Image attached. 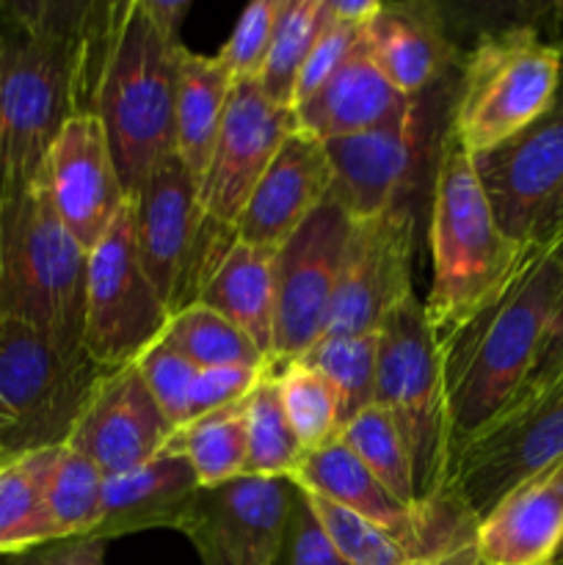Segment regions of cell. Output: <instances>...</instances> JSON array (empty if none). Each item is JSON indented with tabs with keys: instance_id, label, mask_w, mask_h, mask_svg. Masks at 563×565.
<instances>
[{
	"instance_id": "1",
	"label": "cell",
	"mask_w": 563,
	"mask_h": 565,
	"mask_svg": "<svg viewBox=\"0 0 563 565\" xmlns=\"http://www.w3.org/2000/svg\"><path fill=\"white\" fill-rule=\"evenodd\" d=\"M92 6H6L0 25V213L44 180L61 127L83 110Z\"/></svg>"
},
{
	"instance_id": "19",
	"label": "cell",
	"mask_w": 563,
	"mask_h": 565,
	"mask_svg": "<svg viewBox=\"0 0 563 565\" xmlns=\"http://www.w3.org/2000/svg\"><path fill=\"white\" fill-rule=\"evenodd\" d=\"M171 434L136 364H125L99 375L64 445L92 458L105 478H116L160 456Z\"/></svg>"
},
{
	"instance_id": "7",
	"label": "cell",
	"mask_w": 563,
	"mask_h": 565,
	"mask_svg": "<svg viewBox=\"0 0 563 565\" xmlns=\"http://www.w3.org/2000/svg\"><path fill=\"white\" fill-rule=\"evenodd\" d=\"M563 77V50L530 22L478 39L464 61L450 130L472 158L500 147L539 119Z\"/></svg>"
},
{
	"instance_id": "51",
	"label": "cell",
	"mask_w": 563,
	"mask_h": 565,
	"mask_svg": "<svg viewBox=\"0 0 563 565\" xmlns=\"http://www.w3.org/2000/svg\"><path fill=\"white\" fill-rule=\"evenodd\" d=\"M0 463H3V461H0Z\"/></svg>"
},
{
	"instance_id": "12",
	"label": "cell",
	"mask_w": 563,
	"mask_h": 565,
	"mask_svg": "<svg viewBox=\"0 0 563 565\" xmlns=\"http://www.w3.org/2000/svg\"><path fill=\"white\" fill-rule=\"evenodd\" d=\"M351 215L329 193L274 254V362L301 359L329 326Z\"/></svg>"
},
{
	"instance_id": "42",
	"label": "cell",
	"mask_w": 563,
	"mask_h": 565,
	"mask_svg": "<svg viewBox=\"0 0 563 565\" xmlns=\"http://www.w3.org/2000/svg\"><path fill=\"white\" fill-rule=\"evenodd\" d=\"M265 370L252 367H204L196 373L191 390V406H188V423L208 414L219 412V408L235 406V403L246 401L248 392L259 381ZM185 423V425H188Z\"/></svg>"
},
{
	"instance_id": "10",
	"label": "cell",
	"mask_w": 563,
	"mask_h": 565,
	"mask_svg": "<svg viewBox=\"0 0 563 565\" xmlns=\"http://www.w3.org/2000/svg\"><path fill=\"white\" fill-rule=\"evenodd\" d=\"M563 458V379L508 403L456 452L450 500L469 524Z\"/></svg>"
},
{
	"instance_id": "35",
	"label": "cell",
	"mask_w": 563,
	"mask_h": 565,
	"mask_svg": "<svg viewBox=\"0 0 563 565\" xmlns=\"http://www.w3.org/2000/svg\"><path fill=\"white\" fill-rule=\"evenodd\" d=\"M340 441L379 478V483L390 494H395L406 505L425 508L419 502L417 489H414V469L408 461L406 445H403L392 419L379 406L364 408L359 417H353L340 430Z\"/></svg>"
},
{
	"instance_id": "4",
	"label": "cell",
	"mask_w": 563,
	"mask_h": 565,
	"mask_svg": "<svg viewBox=\"0 0 563 565\" xmlns=\"http://www.w3.org/2000/svg\"><path fill=\"white\" fill-rule=\"evenodd\" d=\"M522 243L497 224L472 154L447 127L439 141V163L431 207V279L425 315L436 337L467 320L489 301L524 257Z\"/></svg>"
},
{
	"instance_id": "46",
	"label": "cell",
	"mask_w": 563,
	"mask_h": 565,
	"mask_svg": "<svg viewBox=\"0 0 563 565\" xmlns=\"http://www.w3.org/2000/svg\"><path fill=\"white\" fill-rule=\"evenodd\" d=\"M326 6H329L331 20L346 22V25L362 31L364 25L373 22V17L379 14L384 3H379V0H326Z\"/></svg>"
},
{
	"instance_id": "36",
	"label": "cell",
	"mask_w": 563,
	"mask_h": 565,
	"mask_svg": "<svg viewBox=\"0 0 563 565\" xmlns=\"http://www.w3.org/2000/svg\"><path fill=\"white\" fill-rule=\"evenodd\" d=\"M282 406L304 452L340 439V406L329 381L301 359L274 367Z\"/></svg>"
},
{
	"instance_id": "27",
	"label": "cell",
	"mask_w": 563,
	"mask_h": 565,
	"mask_svg": "<svg viewBox=\"0 0 563 565\" xmlns=\"http://www.w3.org/2000/svg\"><path fill=\"white\" fill-rule=\"evenodd\" d=\"M232 77L219 55H199L188 47L177 61V103H174V152L193 177L202 182L224 121Z\"/></svg>"
},
{
	"instance_id": "32",
	"label": "cell",
	"mask_w": 563,
	"mask_h": 565,
	"mask_svg": "<svg viewBox=\"0 0 563 565\" xmlns=\"http://www.w3.org/2000/svg\"><path fill=\"white\" fill-rule=\"evenodd\" d=\"M246 472L257 478H290L301 463L304 450L282 406L279 381L265 370L246 397Z\"/></svg>"
},
{
	"instance_id": "50",
	"label": "cell",
	"mask_w": 563,
	"mask_h": 565,
	"mask_svg": "<svg viewBox=\"0 0 563 565\" xmlns=\"http://www.w3.org/2000/svg\"><path fill=\"white\" fill-rule=\"evenodd\" d=\"M555 565H563V546H561V552H557V557H555Z\"/></svg>"
},
{
	"instance_id": "47",
	"label": "cell",
	"mask_w": 563,
	"mask_h": 565,
	"mask_svg": "<svg viewBox=\"0 0 563 565\" xmlns=\"http://www.w3.org/2000/svg\"><path fill=\"white\" fill-rule=\"evenodd\" d=\"M557 232H563V185L557 188L555 196L546 202V207L541 210V215L535 218L533 232L528 237V246H541L550 237H555Z\"/></svg>"
},
{
	"instance_id": "31",
	"label": "cell",
	"mask_w": 563,
	"mask_h": 565,
	"mask_svg": "<svg viewBox=\"0 0 563 565\" xmlns=\"http://www.w3.org/2000/svg\"><path fill=\"white\" fill-rule=\"evenodd\" d=\"M160 340L169 342L177 353H182V356L191 364H196L199 370H268V362H265L263 353L257 351V345H254L237 326H232L230 320L221 318L215 309L204 307V303H193V307L171 315L169 326H166Z\"/></svg>"
},
{
	"instance_id": "24",
	"label": "cell",
	"mask_w": 563,
	"mask_h": 565,
	"mask_svg": "<svg viewBox=\"0 0 563 565\" xmlns=\"http://www.w3.org/2000/svg\"><path fill=\"white\" fill-rule=\"evenodd\" d=\"M199 489L191 463L163 450L132 472L105 478L103 516L92 535L108 544L144 530H180Z\"/></svg>"
},
{
	"instance_id": "29",
	"label": "cell",
	"mask_w": 563,
	"mask_h": 565,
	"mask_svg": "<svg viewBox=\"0 0 563 565\" xmlns=\"http://www.w3.org/2000/svg\"><path fill=\"white\" fill-rule=\"evenodd\" d=\"M166 450L191 463L202 489L226 483L246 472V401L199 417L171 434Z\"/></svg>"
},
{
	"instance_id": "44",
	"label": "cell",
	"mask_w": 563,
	"mask_h": 565,
	"mask_svg": "<svg viewBox=\"0 0 563 565\" xmlns=\"http://www.w3.org/2000/svg\"><path fill=\"white\" fill-rule=\"evenodd\" d=\"M557 379H563V290H561V298H557L555 315H552V323L550 329H546L544 342H541L539 356H535L533 370H530V375L524 379V384L519 386V392L511 397V401H517V397H524V395H533V392L555 384Z\"/></svg>"
},
{
	"instance_id": "17",
	"label": "cell",
	"mask_w": 563,
	"mask_h": 565,
	"mask_svg": "<svg viewBox=\"0 0 563 565\" xmlns=\"http://www.w3.org/2000/svg\"><path fill=\"white\" fill-rule=\"evenodd\" d=\"M472 163L500 230L528 246L535 218L563 185V77L539 119Z\"/></svg>"
},
{
	"instance_id": "8",
	"label": "cell",
	"mask_w": 563,
	"mask_h": 565,
	"mask_svg": "<svg viewBox=\"0 0 563 565\" xmlns=\"http://www.w3.org/2000/svg\"><path fill=\"white\" fill-rule=\"evenodd\" d=\"M103 373L86 353L64 351L0 312V461L64 445Z\"/></svg>"
},
{
	"instance_id": "43",
	"label": "cell",
	"mask_w": 563,
	"mask_h": 565,
	"mask_svg": "<svg viewBox=\"0 0 563 565\" xmlns=\"http://www.w3.org/2000/svg\"><path fill=\"white\" fill-rule=\"evenodd\" d=\"M14 565H105V541L94 535L59 539L17 555Z\"/></svg>"
},
{
	"instance_id": "34",
	"label": "cell",
	"mask_w": 563,
	"mask_h": 565,
	"mask_svg": "<svg viewBox=\"0 0 563 565\" xmlns=\"http://www.w3.org/2000/svg\"><path fill=\"white\" fill-rule=\"evenodd\" d=\"M329 22L326 0H285L279 22H276L274 42L257 83L270 103L293 110V92H296L298 72L307 61L309 50L318 42L320 31Z\"/></svg>"
},
{
	"instance_id": "14",
	"label": "cell",
	"mask_w": 563,
	"mask_h": 565,
	"mask_svg": "<svg viewBox=\"0 0 563 565\" xmlns=\"http://www.w3.org/2000/svg\"><path fill=\"white\" fill-rule=\"evenodd\" d=\"M296 494L290 478L241 475L199 489L180 533L202 565H274Z\"/></svg>"
},
{
	"instance_id": "26",
	"label": "cell",
	"mask_w": 563,
	"mask_h": 565,
	"mask_svg": "<svg viewBox=\"0 0 563 565\" xmlns=\"http://www.w3.org/2000/svg\"><path fill=\"white\" fill-rule=\"evenodd\" d=\"M274 254L237 241L199 298L257 345L268 370L274 362Z\"/></svg>"
},
{
	"instance_id": "11",
	"label": "cell",
	"mask_w": 563,
	"mask_h": 565,
	"mask_svg": "<svg viewBox=\"0 0 563 565\" xmlns=\"http://www.w3.org/2000/svg\"><path fill=\"white\" fill-rule=\"evenodd\" d=\"M171 312L144 274L136 246V218L127 196L103 241L86 254L83 353L103 370L132 364L163 337Z\"/></svg>"
},
{
	"instance_id": "5",
	"label": "cell",
	"mask_w": 563,
	"mask_h": 565,
	"mask_svg": "<svg viewBox=\"0 0 563 565\" xmlns=\"http://www.w3.org/2000/svg\"><path fill=\"white\" fill-rule=\"evenodd\" d=\"M373 406L392 419L406 445L419 502L456 508L450 500L453 441L439 337L417 296L403 298L381 323Z\"/></svg>"
},
{
	"instance_id": "3",
	"label": "cell",
	"mask_w": 563,
	"mask_h": 565,
	"mask_svg": "<svg viewBox=\"0 0 563 565\" xmlns=\"http://www.w3.org/2000/svg\"><path fill=\"white\" fill-rule=\"evenodd\" d=\"M144 0L94 3L83 58V110L99 116L127 196L174 152L177 61Z\"/></svg>"
},
{
	"instance_id": "38",
	"label": "cell",
	"mask_w": 563,
	"mask_h": 565,
	"mask_svg": "<svg viewBox=\"0 0 563 565\" xmlns=\"http://www.w3.org/2000/svg\"><path fill=\"white\" fill-rule=\"evenodd\" d=\"M285 0H254L237 17L230 39L221 47L219 61L226 66L232 81H257L274 42Z\"/></svg>"
},
{
	"instance_id": "41",
	"label": "cell",
	"mask_w": 563,
	"mask_h": 565,
	"mask_svg": "<svg viewBox=\"0 0 563 565\" xmlns=\"http://www.w3.org/2000/svg\"><path fill=\"white\" fill-rule=\"evenodd\" d=\"M274 565H348L346 557L334 550L329 535L323 533L301 489L293 502L285 539H282V550Z\"/></svg>"
},
{
	"instance_id": "39",
	"label": "cell",
	"mask_w": 563,
	"mask_h": 565,
	"mask_svg": "<svg viewBox=\"0 0 563 565\" xmlns=\"http://www.w3.org/2000/svg\"><path fill=\"white\" fill-rule=\"evenodd\" d=\"M141 373L144 384L149 386L158 401L160 412L171 423V428H182L188 423V406H191V390L196 381L199 367L177 353L169 342L158 340L132 362Z\"/></svg>"
},
{
	"instance_id": "37",
	"label": "cell",
	"mask_w": 563,
	"mask_h": 565,
	"mask_svg": "<svg viewBox=\"0 0 563 565\" xmlns=\"http://www.w3.org/2000/svg\"><path fill=\"white\" fill-rule=\"evenodd\" d=\"M304 494H307L309 508L318 516L323 533L329 535L334 550L346 557L348 565H417V561L390 533L375 527L364 516L334 505V502L323 500L312 491H304Z\"/></svg>"
},
{
	"instance_id": "21",
	"label": "cell",
	"mask_w": 563,
	"mask_h": 565,
	"mask_svg": "<svg viewBox=\"0 0 563 565\" xmlns=\"http://www.w3.org/2000/svg\"><path fill=\"white\" fill-rule=\"evenodd\" d=\"M329 193L331 166L323 141L296 127L248 196L237 218V241L279 252Z\"/></svg>"
},
{
	"instance_id": "20",
	"label": "cell",
	"mask_w": 563,
	"mask_h": 565,
	"mask_svg": "<svg viewBox=\"0 0 563 565\" xmlns=\"http://www.w3.org/2000/svg\"><path fill=\"white\" fill-rule=\"evenodd\" d=\"M423 105L397 125L359 136L326 141V158L331 166V196L351 215V221L370 218L401 202L412 185L425 149Z\"/></svg>"
},
{
	"instance_id": "28",
	"label": "cell",
	"mask_w": 563,
	"mask_h": 565,
	"mask_svg": "<svg viewBox=\"0 0 563 565\" xmlns=\"http://www.w3.org/2000/svg\"><path fill=\"white\" fill-rule=\"evenodd\" d=\"M55 447L0 463V555L17 557L59 541L47 511V478Z\"/></svg>"
},
{
	"instance_id": "9",
	"label": "cell",
	"mask_w": 563,
	"mask_h": 565,
	"mask_svg": "<svg viewBox=\"0 0 563 565\" xmlns=\"http://www.w3.org/2000/svg\"><path fill=\"white\" fill-rule=\"evenodd\" d=\"M136 246L144 274L171 315L193 307L237 243L232 230L213 224L199 204V185L177 152L166 154L130 193Z\"/></svg>"
},
{
	"instance_id": "16",
	"label": "cell",
	"mask_w": 563,
	"mask_h": 565,
	"mask_svg": "<svg viewBox=\"0 0 563 565\" xmlns=\"http://www.w3.org/2000/svg\"><path fill=\"white\" fill-rule=\"evenodd\" d=\"M293 130V110L270 103L257 81L232 83L224 121L199 182V204L213 224L237 230L248 196Z\"/></svg>"
},
{
	"instance_id": "2",
	"label": "cell",
	"mask_w": 563,
	"mask_h": 565,
	"mask_svg": "<svg viewBox=\"0 0 563 565\" xmlns=\"http://www.w3.org/2000/svg\"><path fill=\"white\" fill-rule=\"evenodd\" d=\"M563 290V232L524 248L511 279L439 337L456 452L511 403L533 370Z\"/></svg>"
},
{
	"instance_id": "15",
	"label": "cell",
	"mask_w": 563,
	"mask_h": 565,
	"mask_svg": "<svg viewBox=\"0 0 563 565\" xmlns=\"http://www.w3.org/2000/svg\"><path fill=\"white\" fill-rule=\"evenodd\" d=\"M412 259L414 215L408 204L397 202L384 213L353 221L326 334H375L386 315L414 296Z\"/></svg>"
},
{
	"instance_id": "23",
	"label": "cell",
	"mask_w": 563,
	"mask_h": 565,
	"mask_svg": "<svg viewBox=\"0 0 563 565\" xmlns=\"http://www.w3.org/2000/svg\"><path fill=\"white\" fill-rule=\"evenodd\" d=\"M417 103L419 97L412 99L392 86L390 77L375 66L359 42L340 70L320 86L315 97L298 105L293 116L298 130L326 143L397 125L414 114Z\"/></svg>"
},
{
	"instance_id": "33",
	"label": "cell",
	"mask_w": 563,
	"mask_h": 565,
	"mask_svg": "<svg viewBox=\"0 0 563 565\" xmlns=\"http://www.w3.org/2000/svg\"><path fill=\"white\" fill-rule=\"evenodd\" d=\"M105 475L75 447H55L47 478V511L55 539L92 535L103 516Z\"/></svg>"
},
{
	"instance_id": "6",
	"label": "cell",
	"mask_w": 563,
	"mask_h": 565,
	"mask_svg": "<svg viewBox=\"0 0 563 565\" xmlns=\"http://www.w3.org/2000/svg\"><path fill=\"white\" fill-rule=\"evenodd\" d=\"M0 312L83 353L86 252L61 224L44 180L0 213Z\"/></svg>"
},
{
	"instance_id": "18",
	"label": "cell",
	"mask_w": 563,
	"mask_h": 565,
	"mask_svg": "<svg viewBox=\"0 0 563 565\" xmlns=\"http://www.w3.org/2000/svg\"><path fill=\"white\" fill-rule=\"evenodd\" d=\"M44 185L66 232L83 252H92L127 202L97 114L81 110L61 127L44 166Z\"/></svg>"
},
{
	"instance_id": "49",
	"label": "cell",
	"mask_w": 563,
	"mask_h": 565,
	"mask_svg": "<svg viewBox=\"0 0 563 565\" xmlns=\"http://www.w3.org/2000/svg\"><path fill=\"white\" fill-rule=\"evenodd\" d=\"M552 14H555V25H557V39H555V44L563 50V3L552 6Z\"/></svg>"
},
{
	"instance_id": "40",
	"label": "cell",
	"mask_w": 563,
	"mask_h": 565,
	"mask_svg": "<svg viewBox=\"0 0 563 565\" xmlns=\"http://www.w3.org/2000/svg\"><path fill=\"white\" fill-rule=\"evenodd\" d=\"M359 33L362 31L346 25V22L331 20L329 14V22H326V28L320 31L318 42L312 44L301 72H298L296 92H293V110H296L298 105L307 103L309 97H315V94L320 92V86L340 70L342 61L357 50Z\"/></svg>"
},
{
	"instance_id": "22",
	"label": "cell",
	"mask_w": 563,
	"mask_h": 565,
	"mask_svg": "<svg viewBox=\"0 0 563 565\" xmlns=\"http://www.w3.org/2000/svg\"><path fill=\"white\" fill-rule=\"evenodd\" d=\"M563 546V458L475 524L480 565H555Z\"/></svg>"
},
{
	"instance_id": "25",
	"label": "cell",
	"mask_w": 563,
	"mask_h": 565,
	"mask_svg": "<svg viewBox=\"0 0 563 565\" xmlns=\"http://www.w3.org/2000/svg\"><path fill=\"white\" fill-rule=\"evenodd\" d=\"M359 42L392 86L412 99L423 97L453 58L439 14L425 3H384L362 28Z\"/></svg>"
},
{
	"instance_id": "45",
	"label": "cell",
	"mask_w": 563,
	"mask_h": 565,
	"mask_svg": "<svg viewBox=\"0 0 563 565\" xmlns=\"http://www.w3.org/2000/svg\"><path fill=\"white\" fill-rule=\"evenodd\" d=\"M144 9L163 36H169L171 42H180V28L191 11L188 0H144Z\"/></svg>"
},
{
	"instance_id": "13",
	"label": "cell",
	"mask_w": 563,
	"mask_h": 565,
	"mask_svg": "<svg viewBox=\"0 0 563 565\" xmlns=\"http://www.w3.org/2000/svg\"><path fill=\"white\" fill-rule=\"evenodd\" d=\"M290 480L304 491H312L373 522L417 563L450 555L453 550H461L475 541V524H469L456 508L406 505L390 494L340 439L304 452Z\"/></svg>"
},
{
	"instance_id": "48",
	"label": "cell",
	"mask_w": 563,
	"mask_h": 565,
	"mask_svg": "<svg viewBox=\"0 0 563 565\" xmlns=\"http://www.w3.org/2000/svg\"><path fill=\"white\" fill-rule=\"evenodd\" d=\"M417 565H480V557H478V550H475V541H472V544L461 546V550H453L450 555L434 557V561H425Z\"/></svg>"
},
{
	"instance_id": "30",
	"label": "cell",
	"mask_w": 563,
	"mask_h": 565,
	"mask_svg": "<svg viewBox=\"0 0 563 565\" xmlns=\"http://www.w3.org/2000/svg\"><path fill=\"white\" fill-rule=\"evenodd\" d=\"M331 384L340 406V430L373 406L379 370V331L357 337H320L301 356Z\"/></svg>"
}]
</instances>
